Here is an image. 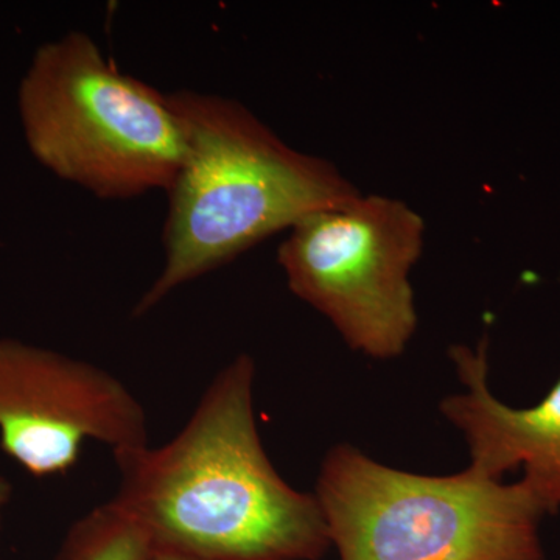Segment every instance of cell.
I'll use <instances>...</instances> for the list:
<instances>
[{"label": "cell", "instance_id": "cell-4", "mask_svg": "<svg viewBox=\"0 0 560 560\" xmlns=\"http://www.w3.org/2000/svg\"><path fill=\"white\" fill-rule=\"evenodd\" d=\"M315 497L340 560H545L547 511L522 480L410 474L342 444Z\"/></svg>", "mask_w": 560, "mask_h": 560}, {"label": "cell", "instance_id": "cell-3", "mask_svg": "<svg viewBox=\"0 0 560 560\" xmlns=\"http://www.w3.org/2000/svg\"><path fill=\"white\" fill-rule=\"evenodd\" d=\"M18 113L32 156L102 200L167 191L186 154L167 94L120 72L86 32L40 44Z\"/></svg>", "mask_w": 560, "mask_h": 560}, {"label": "cell", "instance_id": "cell-1", "mask_svg": "<svg viewBox=\"0 0 560 560\" xmlns=\"http://www.w3.org/2000/svg\"><path fill=\"white\" fill-rule=\"evenodd\" d=\"M256 366L238 355L161 447L114 453L120 503L158 551L201 560H316L330 547L315 493L272 466L254 412Z\"/></svg>", "mask_w": 560, "mask_h": 560}, {"label": "cell", "instance_id": "cell-9", "mask_svg": "<svg viewBox=\"0 0 560 560\" xmlns=\"http://www.w3.org/2000/svg\"><path fill=\"white\" fill-rule=\"evenodd\" d=\"M13 499V485L5 475L0 474V529H2L3 514Z\"/></svg>", "mask_w": 560, "mask_h": 560}, {"label": "cell", "instance_id": "cell-7", "mask_svg": "<svg viewBox=\"0 0 560 560\" xmlns=\"http://www.w3.org/2000/svg\"><path fill=\"white\" fill-rule=\"evenodd\" d=\"M451 357L466 393L448 396L441 411L469 444L467 469L492 480L522 469L544 510H559L560 378L536 407L515 410L490 393L488 341L475 349L453 346Z\"/></svg>", "mask_w": 560, "mask_h": 560}, {"label": "cell", "instance_id": "cell-2", "mask_svg": "<svg viewBox=\"0 0 560 560\" xmlns=\"http://www.w3.org/2000/svg\"><path fill=\"white\" fill-rule=\"evenodd\" d=\"M167 97L186 154L165 191L164 267L135 316L305 217L360 194L330 161L293 149L241 102L189 90Z\"/></svg>", "mask_w": 560, "mask_h": 560}, {"label": "cell", "instance_id": "cell-10", "mask_svg": "<svg viewBox=\"0 0 560 560\" xmlns=\"http://www.w3.org/2000/svg\"><path fill=\"white\" fill-rule=\"evenodd\" d=\"M151 560H201L189 558V556L176 555V552L156 551Z\"/></svg>", "mask_w": 560, "mask_h": 560}, {"label": "cell", "instance_id": "cell-8", "mask_svg": "<svg viewBox=\"0 0 560 560\" xmlns=\"http://www.w3.org/2000/svg\"><path fill=\"white\" fill-rule=\"evenodd\" d=\"M156 551L147 529L113 499L70 526L57 560H151Z\"/></svg>", "mask_w": 560, "mask_h": 560}, {"label": "cell", "instance_id": "cell-6", "mask_svg": "<svg viewBox=\"0 0 560 560\" xmlns=\"http://www.w3.org/2000/svg\"><path fill=\"white\" fill-rule=\"evenodd\" d=\"M95 441L114 453L149 445L138 397L110 372L14 338H0V448L36 478L57 477Z\"/></svg>", "mask_w": 560, "mask_h": 560}, {"label": "cell", "instance_id": "cell-5", "mask_svg": "<svg viewBox=\"0 0 560 560\" xmlns=\"http://www.w3.org/2000/svg\"><path fill=\"white\" fill-rule=\"evenodd\" d=\"M425 221L407 202L359 194L294 224L278 260L294 296L334 324L350 348L396 359L418 326L411 270Z\"/></svg>", "mask_w": 560, "mask_h": 560}]
</instances>
